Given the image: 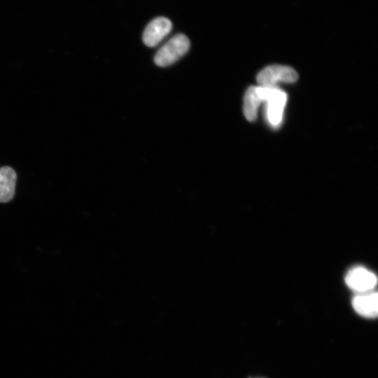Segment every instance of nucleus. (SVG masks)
I'll return each instance as SVG.
<instances>
[{
    "instance_id": "2",
    "label": "nucleus",
    "mask_w": 378,
    "mask_h": 378,
    "mask_svg": "<svg viewBox=\"0 0 378 378\" xmlns=\"http://www.w3.org/2000/svg\"><path fill=\"white\" fill-rule=\"evenodd\" d=\"M189 48L190 41L186 35H175L158 50L154 57L155 63L159 66L171 65L183 56Z\"/></svg>"
},
{
    "instance_id": "8",
    "label": "nucleus",
    "mask_w": 378,
    "mask_h": 378,
    "mask_svg": "<svg viewBox=\"0 0 378 378\" xmlns=\"http://www.w3.org/2000/svg\"><path fill=\"white\" fill-rule=\"evenodd\" d=\"M261 102L256 92V87H249L244 98V114L248 121L255 120L257 110Z\"/></svg>"
},
{
    "instance_id": "6",
    "label": "nucleus",
    "mask_w": 378,
    "mask_h": 378,
    "mask_svg": "<svg viewBox=\"0 0 378 378\" xmlns=\"http://www.w3.org/2000/svg\"><path fill=\"white\" fill-rule=\"evenodd\" d=\"M354 310L360 316L375 318L378 313V297L377 293H363L352 300Z\"/></svg>"
},
{
    "instance_id": "7",
    "label": "nucleus",
    "mask_w": 378,
    "mask_h": 378,
    "mask_svg": "<svg viewBox=\"0 0 378 378\" xmlns=\"http://www.w3.org/2000/svg\"><path fill=\"white\" fill-rule=\"evenodd\" d=\"M17 181L15 171L9 166L0 168V202H10L14 197Z\"/></svg>"
},
{
    "instance_id": "3",
    "label": "nucleus",
    "mask_w": 378,
    "mask_h": 378,
    "mask_svg": "<svg viewBox=\"0 0 378 378\" xmlns=\"http://www.w3.org/2000/svg\"><path fill=\"white\" fill-rule=\"evenodd\" d=\"M256 79L261 87H275L279 81L295 82L298 79V74L293 68L287 66L272 65L262 69Z\"/></svg>"
},
{
    "instance_id": "5",
    "label": "nucleus",
    "mask_w": 378,
    "mask_h": 378,
    "mask_svg": "<svg viewBox=\"0 0 378 378\" xmlns=\"http://www.w3.org/2000/svg\"><path fill=\"white\" fill-rule=\"evenodd\" d=\"M172 28L171 21L164 17L153 20L146 27L143 41L148 47H154L167 36Z\"/></svg>"
},
{
    "instance_id": "1",
    "label": "nucleus",
    "mask_w": 378,
    "mask_h": 378,
    "mask_svg": "<svg viewBox=\"0 0 378 378\" xmlns=\"http://www.w3.org/2000/svg\"><path fill=\"white\" fill-rule=\"evenodd\" d=\"M256 92L262 102H267V115L270 124L274 127L279 125L287 99L286 94L276 87L258 86Z\"/></svg>"
},
{
    "instance_id": "4",
    "label": "nucleus",
    "mask_w": 378,
    "mask_h": 378,
    "mask_svg": "<svg viewBox=\"0 0 378 378\" xmlns=\"http://www.w3.org/2000/svg\"><path fill=\"white\" fill-rule=\"evenodd\" d=\"M346 285L352 290L360 293L370 292L377 284L376 276L361 267L351 269L345 276Z\"/></svg>"
}]
</instances>
